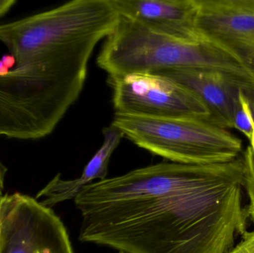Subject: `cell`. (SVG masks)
I'll list each match as a JSON object with an SVG mask.
<instances>
[{
	"label": "cell",
	"mask_w": 254,
	"mask_h": 253,
	"mask_svg": "<svg viewBox=\"0 0 254 253\" xmlns=\"http://www.w3.org/2000/svg\"><path fill=\"white\" fill-rule=\"evenodd\" d=\"M112 124L137 147L174 163H226L244 151L240 138L202 119L115 114Z\"/></svg>",
	"instance_id": "4"
},
{
	"label": "cell",
	"mask_w": 254,
	"mask_h": 253,
	"mask_svg": "<svg viewBox=\"0 0 254 253\" xmlns=\"http://www.w3.org/2000/svg\"><path fill=\"white\" fill-rule=\"evenodd\" d=\"M195 30L248 65L254 57V0H196Z\"/></svg>",
	"instance_id": "7"
},
{
	"label": "cell",
	"mask_w": 254,
	"mask_h": 253,
	"mask_svg": "<svg viewBox=\"0 0 254 253\" xmlns=\"http://www.w3.org/2000/svg\"><path fill=\"white\" fill-rule=\"evenodd\" d=\"M116 114L161 118H197L210 121L202 101L189 89L169 77L134 73L109 79Z\"/></svg>",
	"instance_id": "5"
},
{
	"label": "cell",
	"mask_w": 254,
	"mask_h": 253,
	"mask_svg": "<svg viewBox=\"0 0 254 253\" xmlns=\"http://www.w3.org/2000/svg\"><path fill=\"white\" fill-rule=\"evenodd\" d=\"M244 151L226 163H160L96 181L74 199L79 239L128 253H226L247 230Z\"/></svg>",
	"instance_id": "1"
},
{
	"label": "cell",
	"mask_w": 254,
	"mask_h": 253,
	"mask_svg": "<svg viewBox=\"0 0 254 253\" xmlns=\"http://www.w3.org/2000/svg\"><path fill=\"white\" fill-rule=\"evenodd\" d=\"M119 253H128L122 252V251H120V252H119Z\"/></svg>",
	"instance_id": "19"
},
{
	"label": "cell",
	"mask_w": 254,
	"mask_h": 253,
	"mask_svg": "<svg viewBox=\"0 0 254 253\" xmlns=\"http://www.w3.org/2000/svg\"><path fill=\"white\" fill-rule=\"evenodd\" d=\"M97 63L109 79L134 73L199 68L226 74L243 86L254 84V74L249 67L216 45L161 35L122 16L106 38Z\"/></svg>",
	"instance_id": "3"
},
{
	"label": "cell",
	"mask_w": 254,
	"mask_h": 253,
	"mask_svg": "<svg viewBox=\"0 0 254 253\" xmlns=\"http://www.w3.org/2000/svg\"><path fill=\"white\" fill-rule=\"evenodd\" d=\"M5 173L6 168L4 167V165L0 161V199L2 197V196H1V193H2L3 188H4V181Z\"/></svg>",
	"instance_id": "16"
},
{
	"label": "cell",
	"mask_w": 254,
	"mask_h": 253,
	"mask_svg": "<svg viewBox=\"0 0 254 253\" xmlns=\"http://www.w3.org/2000/svg\"><path fill=\"white\" fill-rule=\"evenodd\" d=\"M244 189L249 198L248 216L254 224V153L251 147L244 150Z\"/></svg>",
	"instance_id": "11"
},
{
	"label": "cell",
	"mask_w": 254,
	"mask_h": 253,
	"mask_svg": "<svg viewBox=\"0 0 254 253\" xmlns=\"http://www.w3.org/2000/svg\"><path fill=\"white\" fill-rule=\"evenodd\" d=\"M243 95L246 98L248 103H249V108H250L251 112L254 121V87L246 88V89H241Z\"/></svg>",
	"instance_id": "15"
},
{
	"label": "cell",
	"mask_w": 254,
	"mask_h": 253,
	"mask_svg": "<svg viewBox=\"0 0 254 253\" xmlns=\"http://www.w3.org/2000/svg\"><path fill=\"white\" fill-rule=\"evenodd\" d=\"M112 31L108 23L91 22L15 59L14 68L0 75V136L50 135L80 97L91 56Z\"/></svg>",
	"instance_id": "2"
},
{
	"label": "cell",
	"mask_w": 254,
	"mask_h": 253,
	"mask_svg": "<svg viewBox=\"0 0 254 253\" xmlns=\"http://www.w3.org/2000/svg\"><path fill=\"white\" fill-rule=\"evenodd\" d=\"M16 65L14 57L10 54H4L0 59V75L7 74Z\"/></svg>",
	"instance_id": "14"
},
{
	"label": "cell",
	"mask_w": 254,
	"mask_h": 253,
	"mask_svg": "<svg viewBox=\"0 0 254 253\" xmlns=\"http://www.w3.org/2000/svg\"><path fill=\"white\" fill-rule=\"evenodd\" d=\"M103 135L102 146L85 166L81 175L69 181L61 179L60 174L56 175L37 195V199H44L40 202L42 204L50 208L61 202L74 199L85 187L93 184L95 180L107 179L110 159L125 135L112 123L103 129Z\"/></svg>",
	"instance_id": "10"
},
{
	"label": "cell",
	"mask_w": 254,
	"mask_h": 253,
	"mask_svg": "<svg viewBox=\"0 0 254 253\" xmlns=\"http://www.w3.org/2000/svg\"><path fill=\"white\" fill-rule=\"evenodd\" d=\"M251 142V148H252V151L254 153V126L253 129V132H252V137H251V139L249 140Z\"/></svg>",
	"instance_id": "17"
},
{
	"label": "cell",
	"mask_w": 254,
	"mask_h": 253,
	"mask_svg": "<svg viewBox=\"0 0 254 253\" xmlns=\"http://www.w3.org/2000/svg\"><path fill=\"white\" fill-rule=\"evenodd\" d=\"M248 66L249 67V68H250L251 70H252V71H253V73L254 74V57L253 59L251 60V62H249V64H248Z\"/></svg>",
	"instance_id": "18"
},
{
	"label": "cell",
	"mask_w": 254,
	"mask_h": 253,
	"mask_svg": "<svg viewBox=\"0 0 254 253\" xmlns=\"http://www.w3.org/2000/svg\"><path fill=\"white\" fill-rule=\"evenodd\" d=\"M122 17L183 41L201 40L195 30L196 0H110Z\"/></svg>",
	"instance_id": "8"
},
{
	"label": "cell",
	"mask_w": 254,
	"mask_h": 253,
	"mask_svg": "<svg viewBox=\"0 0 254 253\" xmlns=\"http://www.w3.org/2000/svg\"><path fill=\"white\" fill-rule=\"evenodd\" d=\"M0 253H74L59 217L20 193L0 199Z\"/></svg>",
	"instance_id": "6"
},
{
	"label": "cell",
	"mask_w": 254,
	"mask_h": 253,
	"mask_svg": "<svg viewBox=\"0 0 254 253\" xmlns=\"http://www.w3.org/2000/svg\"><path fill=\"white\" fill-rule=\"evenodd\" d=\"M226 253H254V230L246 231L241 241Z\"/></svg>",
	"instance_id": "13"
},
{
	"label": "cell",
	"mask_w": 254,
	"mask_h": 253,
	"mask_svg": "<svg viewBox=\"0 0 254 253\" xmlns=\"http://www.w3.org/2000/svg\"><path fill=\"white\" fill-rule=\"evenodd\" d=\"M172 79L195 94L210 111V123L234 129L243 85L226 74L199 68H175L156 73Z\"/></svg>",
	"instance_id": "9"
},
{
	"label": "cell",
	"mask_w": 254,
	"mask_h": 253,
	"mask_svg": "<svg viewBox=\"0 0 254 253\" xmlns=\"http://www.w3.org/2000/svg\"><path fill=\"white\" fill-rule=\"evenodd\" d=\"M254 121L249 103L240 92V103L236 110L234 117V129H238L246 138L251 139L253 132Z\"/></svg>",
	"instance_id": "12"
}]
</instances>
